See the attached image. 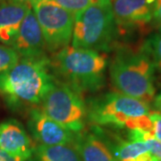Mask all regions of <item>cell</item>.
Returning <instances> with one entry per match:
<instances>
[{"label": "cell", "mask_w": 161, "mask_h": 161, "mask_svg": "<svg viewBox=\"0 0 161 161\" xmlns=\"http://www.w3.org/2000/svg\"><path fill=\"white\" fill-rule=\"evenodd\" d=\"M49 69L47 57L21 58L14 67L0 74V98L12 108L38 107L56 82Z\"/></svg>", "instance_id": "obj_1"}, {"label": "cell", "mask_w": 161, "mask_h": 161, "mask_svg": "<svg viewBox=\"0 0 161 161\" xmlns=\"http://www.w3.org/2000/svg\"><path fill=\"white\" fill-rule=\"evenodd\" d=\"M107 57L100 52L67 46L50 60L59 81L81 93L100 91L106 84Z\"/></svg>", "instance_id": "obj_2"}, {"label": "cell", "mask_w": 161, "mask_h": 161, "mask_svg": "<svg viewBox=\"0 0 161 161\" xmlns=\"http://www.w3.org/2000/svg\"><path fill=\"white\" fill-rule=\"evenodd\" d=\"M88 121L96 125L153 132L149 104L119 92H108L91 98Z\"/></svg>", "instance_id": "obj_3"}, {"label": "cell", "mask_w": 161, "mask_h": 161, "mask_svg": "<svg viewBox=\"0 0 161 161\" xmlns=\"http://www.w3.org/2000/svg\"><path fill=\"white\" fill-rule=\"evenodd\" d=\"M152 60L144 49H118L110 64L112 85L119 93L150 103L155 98Z\"/></svg>", "instance_id": "obj_4"}, {"label": "cell", "mask_w": 161, "mask_h": 161, "mask_svg": "<svg viewBox=\"0 0 161 161\" xmlns=\"http://www.w3.org/2000/svg\"><path fill=\"white\" fill-rule=\"evenodd\" d=\"M117 33L111 0H99L75 14L72 46L108 51Z\"/></svg>", "instance_id": "obj_5"}, {"label": "cell", "mask_w": 161, "mask_h": 161, "mask_svg": "<svg viewBox=\"0 0 161 161\" xmlns=\"http://www.w3.org/2000/svg\"><path fill=\"white\" fill-rule=\"evenodd\" d=\"M40 106L50 118L74 133L81 132L88 121L87 105L81 94L59 80H56Z\"/></svg>", "instance_id": "obj_6"}, {"label": "cell", "mask_w": 161, "mask_h": 161, "mask_svg": "<svg viewBox=\"0 0 161 161\" xmlns=\"http://www.w3.org/2000/svg\"><path fill=\"white\" fill-rule=\"evenodd\" d=\"M31 7L40 23L47 50L57 53L69 46L73 37L75 14L54 0H37Z\"/></svg>", "instance_id": "obj_7"}, {"label": "cell", "mask_w": 161, "mask_h": 161, "mask_svg": "<svg viewBox=\"0 0 161 161\" xmlns=\"http://www.w3.org/2000/svg\"><path fill=\"white\" fill-rule=\"evenodd\" d=\"M28 128L40 145H65L72 144L75 134L50 118L41 108L34 107L30 109Z\"/></svg>", "instance_id": "obj_8"}, {"label": "cell", "mask_w": 161, "mask_h": 161, "mask_svg": "<svg viewBox=\"0 0 161 161\" xmlns=\"http://www.w3.org/2000/svg\"><path fill=\"white\" fill-rule=\"evenodd\" d=\"M12 47L22 58L46 57V43L39 21L31 8L23 19Z\"/></svg>", "instance_id": "obj_9"}, {"label": "cell", "mask_w": 161, "mask_h": 161, "mask_svg": "<svg viewBox=\"0 0 161 161\" xmlns=\"http://www.w3.org/2000/svg\"><path fill=\"white\" fill-rule=\"evenodd\" d=\"M117 29L142 28L152 21V5L147 0H111Z\"/></svg>", "instance_id": "obj_10"}, {"label": "cell", "mask_w": 161, "mask_h": 161, "mask_svg": "<svg viewBox=\"0 0 161 161\" xmlns=\"http://www.w3.org/2000/svg\"><path fill=\"white\" fill-rule=\"evenodd\" d=\"M34 147L18 121L8 120L0 124V149L26 161L31 158Z\"/></svg>", "instance_id": "obj_11"}, {"label": "cell", "mask_w": 161, "mask_h": 161, "mask_svg": "<svg viewBox=\"0 0 161 161\" xmlns=\"http://www.w3.org/2000/svg\"><path fill=\"white\" fill-rule=\"evenodd\" d=\"M31 6L12 0H0V42L11 47Z\"/></svg>", "instance_id": "obj_12"}, {"label": "cell", "mask_w": 161, "mask_h": 161, "mask_svg": "<svg viewBox=\"0 0 161 161\" xmlns=\"http://www.w3.org/2000/svg\"><path fill=\"white\" fill-rule=\"evenodd\" d=\"M72 145L81 161H117L97 134L82 131L75 133Z\"/></svg>", "instance_id": "obj_13"}, {"label": "cell", "mask_w": 161, "mask_h": 161, "mask_svg": "<svg viewBox=\"0 0 161 161\" xmlns=\"http://www.w3.org/2000/svg\"><path fill=\"white\" fill-rule=\"evenodd\" d=\"M31 161H81L72 144L38 145L34 147Z\"/></svg>", "instance_id": "obj_14"}, {"label": "cell", "mask_w": 161, "mask_h": 161, "mask_svg": "<svg viewBox=\"0 0 161 161\" xmlns=\"http://www.w3.org/2000/svg\"><path fill=\"white\" fill-rule=\"evenodd\" d=\"M115 157L118 161H155L145 142H121L115 148Z\"/></svg>", "instance_id": "obj_15"}, {"label": "cell", "mask_w": 161, "mask_h": 161, "mask_svg": "<svg viewBox=\"0 0 161 161\" xmlns=\"http://www.w3.org/2000/svg\"><path fill=\"white\" fill-rule=\"evenodd\" d=\"M143 47L151 58L155 68L161 72V28L146 42Z\"/></svg>", "instance_id": "obj_16"}, {"label": "cell", "mask_w": 161, "mask_h": 161, "mask_svg": "<svg viewBox=\"0 0 161 161\" xmlns=\"http://www.w3.org/2000/svg\"><path fill=\"white\" fill-rule=\"evenodd\" d=\"M20 61V56L12 47L0 45V74L14 67Z\"/></svg>", "instance_id": "obj_17"}, {"label": "cell", "mask_w": 161, "mask_h": 161, "mask_svg": "<svg viewBox=\"0 0 161 161\" xmlns=\"http://www.w3.org/2000/svg\"><path fill=\"white\" fill-rule=\"evenodd\" d=\"M67 11L76 14L78 12L85 9L90 6L98 2L99 0H54Z\"/></svg>", "instance_id": "obj_18"}, {"label": "cell", "mask_w": 161, "mask_h": 161, "mask_svg": "<svg viewBox=\"0 0 161 161\" xmlns=\"http://www.w3.org/2000/svg\"><path fill=\"white\" fill-rule=\"evenodd\" d=\"M150 118L152 123V130L154 138L161 142V113L150 112Z\"/></svg>", "instance_id": "obj_19"}, {"label": "cell", "mask_w": 161, "mask_h": 161, "mask_svg": "<svg viewBox=\"0 0 161 161\" xmlns=\"http://www.w3.org/2000/svg\"><path fill=\"white\" fill-rule=\"evenodd\" d=\"M145 143L147 144L151 154L157 158L161 159V142L155 138H151L145 141Z\"/></svg>", "instance_id": "obj_20"}, {"label": "cell", "mask_w": 161, "mask_h": 161, "mask_svg": "<svg viewBox=\"0 0 161 161\" xmlns=\"http://www.w3.org/2000/svg\"><path fill=\"white\" fill-rule=\"evenodd\" d=\"M152 19L161 25V0H155L152 5Z\"/></svg>", "instance_id": "obj_21"}, {"label": "cell", "mask_w": 161, "mask_h": 161, "mask_svg": "<svg viewBox=\"0 0 161 161\" xmlns=\"http://www.w3.org/2000/svg\"><path fill=\"white\" fill-rule=\"evenodd\" d=\"M0 161H24L23 158L14 156L6 152V150L0 149Z\"/></svg>", "instance_id": "obj_22"}, {"label": "cell", "mask_w": 161, "mask_h": 161, "mask_svg": "<svg viewBox=\"0 0 161 161\" xmlns=\"http://www.w3.org/2000/svg\"><path fill=\"white\" fill-rule=\"evenodd\" d=\"M155 107L161 113V92L155 98Z\"/></svg>", "instance_id": "obj_23"}, {"label": "cell", "mask_w": 161, "mask_h": 161, "mask_svg": "<svg viewBox=\"0 0 161 161\" xmlns=\"http://www.w3.org/2000/svg\"><path fill=\"white\" fill-rule=\"evenodd\" d=\"M12 1H15V2H19V3H23V4H26L29 6H32L37 0H12Z\"/></svg>", "instance_id": "obj_24"}, {"label": "cell", "mask_w": 161, "mask_h": 161, "mask_svg": "<svg viewBox=\"0 0 161 161\" xmlns=\"http://www.w3.org/2000/svg\"><path fill=\"white\" fill-rule=\"evenodd\" d=\"M147 2H148V4H150V5H153V3L155 2V0H147Z\"/></svg>", "instance_id": "obj_25"}, {"label": "cell", "mask_w": 161, "mask_h": 161, "mask_svg": "<svg viewBox=\"0 0 161 161\" xmlns=\"http://www.w3.org/2000/svg\"><path fill=\"white\" fill-rule=\"evenodd\" d=\"M155 161H161V159H159V158H155Z\"/></svg>", "instance_id": "obj_26"}]
</instances>
